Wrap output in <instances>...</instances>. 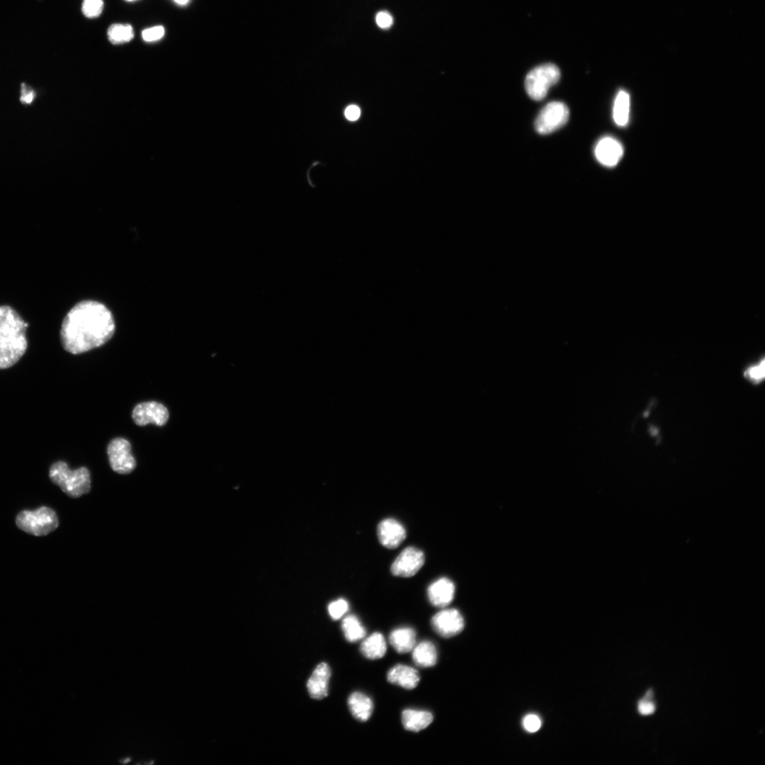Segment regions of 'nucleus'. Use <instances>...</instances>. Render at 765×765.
Returning <instances> with one entry per match:
<instances>
[{
  "mask_svg": "<svg viewBox=\"0 0 765 765\" xmlns=\"http://www.w3.org/2000/svg\"><path fill=\"white\" fill-rule=\"evenodd\" d=\"M115 329L113 314L106 306L94 300H83L65 316L60 339L65 351L80 354L106 344Z\"/></svg>",
  "mask_w": 765,
  "mask_h": 765,
  "instance_id": "nucleus-1",
  "label": "nucleus"
},
{
  "mask_svg": "<svg viewBox=\"0 0 765 765\" xmlns=\"http://www.w3.org/2000/svg\"><path fill=\"white\" fill-rule=\"evenodd\" d=\"M27 327V322L16 310L9 306H0V369L13 366L26 353Z\"/></svg>",
  "mask_w": 765,
  "mask_h": 765,
  "instance_id": "nucleus-2",
  "label": "nucleus"
},
{
  "mask_svg": "<svg viewBox=\"0 0 765 765\" xmlns=\"http://www.w3.org/2000/svg\"><path fill=\"white\" fill-rule=\"evenodd\" d=\"M49 477L53 484L72 498L80 497L91 489V475L85 467L71 470L65 462L57 461L51 465Z\"/></svg>",
  "mask_w": 765,
  "mask_h": 765,
  "instance_id": "nucleus-3",
  "label": "nucleus"
},
{
  "mask_svg": "<svg viewBox=\"0 0 765 765\" xmlns=\"http://www.w3.org/2000/svg\"><path fill=\"white\" fill-rule=\"evenodd\" d=\"M17 527L35 536H44L55 531L59 525L55 511L47 506H40L34 511L23 510L16 518Z\"/></svg>",
  "mask_w": 765,
  "mask_h": 765,
  "instance_id": "nucleus-4",
  "label": "nucleus"
},
{
  "mask_svg": "<svg viewBox=\"0 0 765 765\" xmlns=\"http://www.w3.org/2000/svg\"><path fill=\"white\" fill-rule=\"evenodd\" d=\"M560 79L559 68L552 63L539 65L531 70L525 79L528 95L535 101L543 99L551 86Z\"/></svg>",
  "mask_w": 765,
  "mask_h": 765,
  "instance_id": "nucleus-5",
  "label": "nucleus"
},
{
  "mask_svg": "<svg viewBox=\"0 0 765 765\" xmlns=\"http://www.w3.org/2000/svg\"><path fill=\"white\" fill-rule=\"evenodd\" d=\"M569 108L561 101H552L546 104L540 110L535 120V129L540 135L550 134L561 127L568 120Z\"/></svg>",
  "mask_w": 765,
  "mask_h": 765,
  "instance_id": "nucleus-6",
  "label": "nucleus"
},
{
  "mask_svg": "<svg viewBox=\"0 0 765 765\" xmlns=\"http://www.w3.org/2000/svg\"><path fill=\"white\" fill-rule=\"evenodd\" d=\"M107 454L110 468L117 473L129 474L136 468V460L131 453V444L124 438L112 439L108 445Z\"/></svg>",
  "mask_w": 765,
  "mask_h": 765,
  "instance_id": "nucleus-7",
  "label": "nucleus"
},
{
  "mask_svg": "<svg viewBox=\"0 0 765 765\" xmlns=\"http://www.w3.org/2000/svg\"><path fill=\"white\" fill-rule=\"evenodd\" d=\"M134 422L140 426L153 424L162 426L169 418L167 408L162 403L149 401L137 404L132 412Z\"/></svg>",
  "mask_w": 765,
  "mask_h": 765,
  "instance_id": "nucleus-8",
  "label": "nucleus"
},
{
  "mask_svg": "<svg viewBox=\"0 0 765 765\" xmlns=\"http://www.w3.org/2000/svg\"><path fill=\"white\" fill-rule=\"evenodd\" d=\"M424 552L413 546L404 548L391 565L393 575L409 577L414 576L424 564Z\"/></svg>",
  "mask_w": 765,
  "mask_h": 765,
  "instance_id": "nucleus-9",
  "label": "nucleus"
},
{
  "mask_svg": "<svg viewBox=\"0 0 765 765\" xmlns=\"http://www.w3.org/2000/svg\"><path fill=\"white\" fill-rule=\"evenodd\" d=\"M434 631L443 638H450L459 634L464 628V619L455 608H446L436 613L431 618Z\"/></svg>",
  "mask_w": 765,
  "mask_h": 765,
  "instance_id": "nucleus-10",
  "label": "nucleus"
},
{
  "mask_svg": "<svg viewBox=\"0 0 765 765\" xmlns=\"http://www.w3.org/2000/svg\"><path fill=\"white\" fill-rule=\"evenodd\" d=\"M598 162L607 167L618 164L623 155L622 144L613 137H604L599 140L594 149Z\"/></svg>",
  "mask_w": 765,
  "mask_h": 765,
  "instance_id": "nucleus-11",
  "label": "nucleus"
},
{
  "mask_svg": "<svg viewBox=\"0 0 765 765\" xmlns=\"http://www.w3.org/2000/svg\"><path fill=\"white\" fill-rule=\"evenodd\" d=\"M377 533L380 543L390 549L398 547L406 537L405 528L394 518L382 520L378 524Z\"/></svg>",
  "mask_w": 765,
  "mask_h": 765,
  "instance_id": "nucleus-12",
  "label": "nucleus"
},
{
  "mask_svg": "<svg viewBox=\"0 0 765 765\" xmlns=\"http://www.w3.org/2000/svg\"><path fill=\"white\" fill-rule=\"evenodd\" d=\"M455 594L453 582L448 578H440L431 583L427 589L430 603L437 607H445L453 601Z\"/></svg>",
  "mask_w": 765,
  "mask_h": 765,
  "instance_id": "nucleus-13",
  "label": "nucleus"
},
{
  "mask_svg": "<svg viewBox=\"0 0 765 765\" xmlns=\"http://www.w3.org/2000/svg\"><path fill=\"white\" fill-rule=\"evenodd\" d=\"M331 669L325 662L318 664L308 679L307 687L310 696L314 699H322L328 694Z\"/></svg>",
  "mask_w": 765,
  "mask_h": 765,
  "instance_id": "nucleus-14",
  "label": "nucleus"
},
{
  "mask_svg": "<svg viewBox=\"0 0 765 765\" xmlns=\"http://www.w3.org/2000/svg\"><path fill=\"white\" fill-rule=\"evenodd\" d=\"M387 681L405 689H413L419 684L420 676L417 670L405 664H396L387 674Z\"/></svg>",
  "mask_w": 765,
  "mask_h": 765,
  "instance_id": "nucleus-15",
  "label": "nucleus"
},
{
  "mask_svg": "<svg viewBox=\"0 0 765 765\" xmlns=\"http://www.w3.org/2000/svg\"><path fill=\"white\" fill-rule=\"evenodd\" d=\"M348 706L352 715L362 722L368 720L373 713V701L361 692L352 693L348 698Z\"/></svg>",
  "mask_w": 765,
  "mask_h": 765,
  "instance_id": "nucleus-16",
  "label": "nucleus"
},
{
  "mask_svg": "<svg viewBox=\"0 0 765 765\" xmlns=\"http://www.w3.org/2000/svg\"><path fill=\"white\" fill-rule=\"evenodd\" d=\"M434 717L427 710L405 709L402 713V722L409 731L419 732L427 727L433 721Z\"/></svg>",
  "mask_w": 765,
  "mask_h": 765,
  "instance_id": "nucleus-17",
  "label": "nucleus"
},
{
  "mask_svg": "<svg viewBox=\"0 0 765 765\" xmlns=\"http://www.w3.org/2000/svg\"><path fill=\"white\" fill-rule=\"evenodd\" d=\"M389 640L397 652L407 653L416 645V632L409 627L397 628L390 633Z\"/></svg>",
  "mask_w": 765,
  "mask_h": 765,
  "instance_id": "nucleus-18",
  "label": "nucleus"
},
{
  "mask_svg": "<svg viewBox=\"0 0 765 765\" xmlns=\"http://www.w3.org/2000/svg\"><path fill=\"white\" fill-rule=\"evenodd\" d=\"M412 659L420 667H431L437 662L438 652L434 644L424 640L415 645L412 649Z\"/></svg>",
  "mask_w": 765,
  "mask_h": 765,
  "instance_id": "nucleus-19",
  "label": "nucleus"
},
{
  "mask_svg": "<svg viewBox=\"0 0 765 765\" xmlns=\"http://www.w3.org/2000/svg\"><path fill=\"white\" fill-rule=\"evenodd\" d=\"M361 654L370 659L382 658L386 653L387 645L382 634L373 633L361 644Z\"/></svg>",
  "mask_w": 765,
  "mask_h": 765,
  "instance_id": "nucleus-20",
  "label": "nucleus"
},
{
  "mask_svg": "<svg viewBox=\"0 0 765 765\" xmlns=\"http://www.w3.org/2000/svg\"><path fill=\"white\" fill-rule=\"evenodd\" d=\"M630 98L628 92L620 90L617 94L613 108V118L618 126H625L629 120Z\"/></svg>",
  "mask_w": 765,
  "mask_h": 765,
  "instance_id": "nucleus-21",
  "label": "nucleus"
},
{
  "mask_svg": "<svg viewBox=\"0 0 765 765\" xmlns=\"http://www.w3.org/2000/svg\"><path fill=\"white\" fill-rule=\"evenodd\" d=\"M341 628L345 638L351 642L363 639L366 634V628L358 618L354 615H349L344 618Z\"/></svg>",
  "mask_w": 765,
  "mask_h": 765,
  "instance_id": "nucleus-22",
  "label": "nucleus"
},
{
  "mask_svg": "<svg viewBox=\"0 0 765 765\" xmlns=\"http://www.w3.org/2000/svg\"><path fill=\"white\" fill-rule=\"evenodd\" d=\"M109 41L114 45L130 42L134 37V31L130 24L114 23L108 29Z\"/></svg>",
  "mask_w": 765,
  "mask_h": 765,
  "instance_id": "nucleus-23",
  "label": "nucleus"
},
{
  "mask_svg": "<svg viewBox=\"0 0 765 765\" xmlns=\"http://www.w3.org/2000/svg\"><path fill=\"white\" fill-rule=\"evenodd\" d=\"M745 378L754 384H759L764 380L765 377V361L762 358L759 363L753 365L744 372Z\"/></svg>",
  "mask_w": 765,
  "mask_h": 765,
  "instance_id": "nucleus-24",
  "label": "nucleus"
},
{
  "mask_svg": "<svg viewBox=\"0 0 765 765\" xmlns=\"http://www.w3.org/2000/svg\"><path fill=\"white\" fill-rule=\"evenodd\" d=\"M103 8V0H84L81 11L87 18H95L101 13Z\"/></svg>",
  "mask_w": 765,
  "mask_h": 765,
  "instance_id": "nucleus-25",
  "label": "nucleus"
},
{
  "mask_svg": "<svg viewBox=\"0 0 765 765\" xmlns=\"http://www.w3.org/2000/svg\"><path fill=\"white\" fill-rule=\"evenodd\" d=\"M348 610V604L344 599H339L332 601L328 606L330 616L337 620L341 618Z\"/></svg>",
  "mask_w": 765,
  "mask_h": 765,
  "instance_id": "nucleus-26",
  "label": "nucleus"
},
{
  "mask_svg": "<svg viewBox=\"0 0 765 765\" xmlns=\"http://www.w3.org/2000/svg\"><path fill=\"white\" fill-rule=\"evenodd\" d=\"M164 35V28L157 26L144 29L142 32V37L146 42H154L161 39Z\"/></svg>",
  "mask_w": 765,
  "mask_h": 765,
  "instance_id": "nucleus-27",
  "label": "nucleus"
},
{
  "mask_svg": "<svg viewBox=\"0 0 765 765\" xmlns=\"http://www.w3.org/2000/svg\"><path fill=\"white\" fill-rule=\"evenodd\" d=\"M522 725L527 732H535L540 729L541 720L538 715L528 714L523 718Z\"/></svg>",
  "mask_w": 765,
  "mask_h": 765,
  "instance_id": "nucleus-28",
  "label": "nucleus"
},
{
  "mask_svg": "<svg viewBox=\"0 0 765 765\" xmlns=\"http://www.w3.org/2000/svg\"><path fill=\"white\" fill-rule=\"evenodd\" d=\"M20 101L24 105L31 104L36 98V93L33 88L24 83L21 85Z\"/></svg>",
  "mask_w": 765,
  "mask_h": 765,
  "instance_id": "nucleus-29",
  "label": "nucleus"
},
{
  "mask_svg": "<svg viewBox=\"0 0 765 765\" xmlns=\"http://www.w3.org/2000/svg\"><path fill=\"white\" fill-rule=\"evenodd\" d=\"M375 21L378 26L383 29L390 28L393 23L392 16L387 11H380L378 13Z\"/></svg>",
  "mask_w": 765,
  "mask_h": 765,
  "instance_id": "nucleus-30",
  "label": "nucleus"
},
{
  "mask_svg": "<svg viewBox=\"0 0 765 765\" xmlns=\"http://www.w3.org/2000/svg\"><path fill=\"white\" fill-rule=\"evenodd\" d=\"M654 710L655 706L654 703L647 699L641 701L638 704V710L642 715L652 714Z\"/></svg>",
  "mask_w": 765,
  "mask_h": 765,
  "instance_id": "nucleus-31",
  "label": "nucleus"
},
{
  "mask_svg": "<svg viewBox=\"0 0 765 765\" xmlns=\"http://www.w3.org/2000/svg\"><path fill=\"white\" fill-rule=\"evenodd\" d=\"M361 114L359 108L355 105L349 106L345 110V115L350 120H357Z\"/></svg>",
  "mask_w": 765,
  "mask_h": 765,
  "instance_id": "nucleus-32",
  "label": "nucleus"
},
{
  "mask_svg": "<svg viewBox=\"0 0 765 765\" xmlns=\"http://www.w3.org/2000/svg\"><path fill=\"white\" fill-rule=\"evenodd\" d=\"M176 4L179 5H186L188 3L189 0H174Z\"/></svg>",
  "mask_w": 765,
  "mask_h": 765,
  "instance_id": "nucleus-33",
  "label": "nucleus"
},
{
  "mask_svg": "<svg viewBox=\"0 0 765 765\" xmlns=\"http://www.w3.org/2000/svg\"><path fill=\"white\" fill-rule=\"evenodd\" d=\"M130 761V758H126V759H123V760H121L120 762H122V763H128Z\"/></svg>",
  "mask_w": 765,
  "mask_h": 765,
  "instance_id": "nucleus-34",
  "label": "nucleus"
},
{
  "mask_svg": "<svg viewBox=\"0 0 765 765\" xmlns=\"http://www.w3.org/2000/svg\"><path fill=\"white\" fill-rule=\"evenodd\" d=\"M126 1H134V0H126Z\"/></svg>",
  "mask_w": 765,
  "mask_h": 765,
  "instance_id": "nucleus-35",
  "label": "nucleus"
}]
</instances>
